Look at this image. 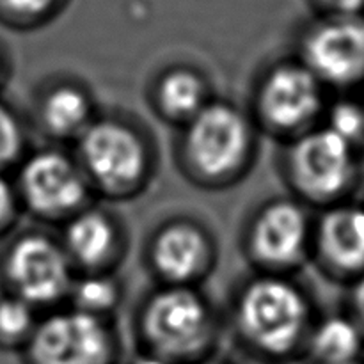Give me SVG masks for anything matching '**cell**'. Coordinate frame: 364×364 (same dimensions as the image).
I'll list each match as a JSON object with an SVG mask.
<instances>
[{
	"instance_id": "1",
	"label": "cell",
	"mask_w": 364,
	"mask_h": 364,
	"mask_svg": "<svg viewBox=\"0 0 364 364\" xmlns=\"http://www.w3.org/2000/svg\"><path fill=\"white\" fill-rule=\"evenodd\" d=\"M315 318L306 291L283 274L262 272L242 284L233 329L242 347L265 363L301 358Z\"/></svg>"
},
{
	"instance_id": "12",
	"label": "cell",
	"mask_w": 364,
	"mask_h": 364,
	"mask_svg": "<svg viewBox=\"0 0 364 364\" xmlns=\"http://www.w3.org/2000/svg\"><path fill=\"white\" fill-rule=\"evenodd\" d=\"M148 262L162 284L196 287L215 265V245L199 223L173 219L149 240Z\"/></svg>"
},
{
	"instance_id": "9",
	"label": "cell",
	"mask_w": 364,
	"mask_h": 364,
	"mask_svg": "<svg viewBox=\"0 0 364 364\" xmlns=\"http://www.w3.org/2000/svg\"><path fill=\"white\" fill-rule=\"evenodd\" d=\"M13 181L21 210L46 223H66L89 206L92 196L78 160L57 148L27 153Z\"/></svg>"
},
{
	"instance_id": "23",
	"label": "cell",
	"mask_w": 364,
	"mask_h": 364,
	"mask_svg": "<svg viewBox=\"0 0 364 364\" xmlns=\"http://www.w3.org/2000/svg\"><path fill=\"white\" fill-rule=\"evenodd\" d=\"M20 212L21 205L14 181L7 176V173L0 171V237L13 230Z\"/></svg>"
},
{
	"instance_id": "22",
	"label": "cell",
	"mask_w": 364,
	"mask_h": 364,
	"mask_svg": "<svg viewBox=\"0 0 364 364\" xmlns=\"http://www.w3.org/2000/svg\"><path fill=\"white\" fill-rule=\"evenodd\" d=\"M326 123L329 130L343 137L355 148L364 142V103L354 100H338L333 105L326 107Z\"/></svg>"
},
{
	"instance_id": "15",
	"label": "cell",
	"mask_w": 364,
	"mask_h": 364,
	"mask_svg": "<svg viewBox=\"0 0 364 364\" xmlns=\"http://www.w3.org/2000/svg\"><path fill=\"white\" fill-rule=\"evenodd\" d=\"M36 116L41 130L57 141H77L95 119V103L85 87L55 82L39 95Z\"/></svg>"
},
{
	"instance_id": "8",
	"label": "cell",
	"mask_w": 364,
	"mask_h": 364,
	"mask_svg": "<svg viewBox=\"0 0 364 364\" xmlns=\"http://www.w3.org/2000/svg\"><path fill=\"white\" fill-rule=\"evenodd\" d=\"M23 364H116L119 338L109 318L78 309H52L23 347Z\"/></svg>"
},
{
	"instance_id": "25",
	"label": "cell",
	"mask_w": 364,
	"mask_h": 364,
	"mask_svg": "<svg viewBox=\"0 0 364 364\" xmlns=\"http://www.w3.org/2000/svg\"><path fill=\"white\" fill-rule=\"evenodd\" d=\"M350 316L364 336V274L352 281Z\"/></svg>"
},
{
	"instance_id": "18",
	"label": "cell",
	"mask_w": 364,
	"mask_h": 364,
	"mask_svg": "<svg viewBox=\"0 0 364 364\" xmlns=\"http://www.w3.org/2000/svg\"><path fill=\"white\" fill-rule=\"evenodd\" d=\"M121 299L123 287L112 272H82L75 277L68 302L82 313L112 320Z\"/></svg>"
},
{
	"instance_id": "21",
	"label": "cell",
	"mask_w": 364,
	"mask_h": 364,
	"mask_svg": "<svg viewBox=\"0 0 364 364\" xmlns=\"http://www.w3.org/2000/svg\"><path fill=\"white\" fill-rule=\"evenodd\" d=\"M27 155L25 127L16 110L0 100V171L7 173Z\"/></svg>"
},
{
	"instance_id": "13",
	"label": "cell",
	"mask_w": 364,
	"mask_h": 364,
	"mask_svg": "<svg viewBox=\"0 0 364 364\" xmlns=\"http://www.w3.org/2000/svg\"><path fill=\"white\" fill-rule=\"evenodd\" d=\"M311 256L329 276L352 279L364 274V205L341 201L313 220Z\"/></svg>"
},
{
	"instance_id": "10",
	"label": "cell",
	"mask_w": 364,
	"mask_h": 364,
	"mask_svg": "<svg viewBox=\"0 0 364 364\" xmlns=\"http://www.w3.org/2000/svg\"><path fill=\"white\" fill-rule=\"evenodd\" d=\"M313 220L304 203L279 198L255 212L245 230V252L267 274H283L299 269L311 256Z\"/></svg>"
},
{
	"instance_id": "17",
	"label": "cell",
	"mask_w": 364,
	"mask_h": 364,
	"mask_svg": "<svg viewBox=\"0 0 364 364\" xmlns=\"http://www.w3.org/2000/svg\"><path fill=\"white\" fill-rule=\"evenodd\" d=\"M364 336L350 315L315 320L301 358L309 364H359Z\"/></svg>"
},
{
	"instance_id": "19",
	"label": "cell",
	"mask_w": 364,
	"mask_h": 364,
	"mask_svg": "<svg viewBox=\"0 0 364 364\" xmlns=\"http://www.w3.org/2000/svg\"><path fill=\"white\" fill-rule=\"evenodd\" d=\"M38 309L9 291H0V350L21 352L39 322Z\"/></svg>"
},
{
	"instance_id": "2",
	"label": "cell",
	"mask_w": 364,
	"mask_h": 364,
	"mask_svg": "<svg viewBox=\"0 0 364 364\" xmlns=\"http://www.w3.org/2000/svg\"><path fill=\"white\" fill-rule=\"evenodd\" d=\"M142 352L171 364H196L210 358L217 341V316L196 287L162 284L144 299L137 313Z\"/></svg>"
},
{
	"instance_id": "5",
	"label": "cell",
	"mask_w": 364,
	"mask_h": 364,
	"mask_svg": "<svg viewBox=\"0 0 364 364\" xmlns=\"http://www.w3.org/2000/svg\"><path fill=\"white\" fill-rule=\"evenodd\" d=\"M358 149L323 124L288 141L284 178L299 201L320 208L345 201L359 180Z\"/></svg>"
},
{
	"instance_id": "27",
	"label": "cell",
	"mask_w": 364,
	"mask_h": 364,
	"mask_svg": "<svg viewBox=\"0 0 364 364\" xmlns=\"http://www.w3.org/2000/svg\"><path fill=\"white\" fill-rule=\"evenodd\" d=\"M4 78H6V60H4L2 52H0V85H2Z\"/></svg>"
},
{
	"instance_id": "28",
	"label": "cell",
	"mask_w": 364,
	"mask_h": 364,
	"mask_svg": "<svg viewBox=\"0 0 364 364\" xmlns=\"http://www.w3.org/2000/svg\"><path fill=\"white\" fill-rule=\"evenodd\" d=\"M196 364H231V363H228V361H219V359L208 358V359H203V361H199V363H196Z\"/></svg>"
},
{
	"instance_id": "26",
	"label": "cell",
	"mask_w": 364,
	"mask_h": 364,
	"mask_svg": "<svg viewBox=\"0 0 364 364\" xmlns=\"http://www.w3.org/2000/svg\"><path fill=\"white\" fill-rule=\"evenodd\" d=\"M132 364H171V363H167L166 359L162 358H156V355L153 354H148V352H141Z\"/></svg>"
},
{
	"instance_id": "3",
	"label": "cell",
	"mask_w": 364,
	"mask_h": 364,
	"mask_svg": "<svg viewBox=\"0 0 364 364\" xmlns=\"http://www.w3.org/2000/svg\"><path fill=\"white\" fill-rule=\"evenodd\" d=\"M181 128L180 162L203 187L231 185L251 166L256 124L235 103L212 100Z\"/></svg>"
},
{
	"instance_id": "4",
	"label": "cell",
	"mask_w": 364,
	"mask_h": 364,
	"mask_svg": "<svg viewBox=\"0 0 364 364\" xmlns=\"http://www.w3.org/2000/svg\"><path fill=\"white\" fill-rule=\"evenodd\" d=\"M77 155L92 192L128 199L153 174V151L144 135L119 117H95L77 139Z\"/></svg>"
},
{
	"instance_id": "20",
	"label": "cell",
	"mask_w": 364,
	"mask_h": 364,
	"mask_svg": "<svg viewBox=\"0 0 364 364\" xmlns=\"http://www.w3.org/2000/svg\"><path fill=\"white\" fill-rule=\"evenodd\" d=\"M66 0H0V23L34 28L52 20Z\"/></svg>"
},
{
	"instance_id": "16",
	"label": "cell",
	"mask_w": 364,
	"mask_h": 364,
	"mask_svg": "<svg viewBox=\"0 0 364 364\" xmlns=\"http://www.w3.org/2000/svg\"><path fill=\"white\" fill-rule=\"evenodd\" d=\"M151 102L162 119L183 127L212 102L210 85L194 68H167L153 84Z\"/></svg>"
},
{
	"instance_id": "6",
	"label": "cell",
	"mask_w": 364,
	"mask_h": 364,
	"mask_svg": "<svg viewBox=\"0 0 364 364\" xmlns=\"http://www.w3.org/2000/svg\"><path fill=\"white\" fill-rule=\"evenodd\" d=\"M326 85L301 59H284L265 70L252 95V121L291 141L316 127L326 112Z\"/></svg>"
},
{
	"instance_id": "11",
	"label": "cell",
	"mask_w": 364,
	"mask_h": 364,
	"mask_svg": "<svg viewBox=\"0 0 364 364\" xmlns=\"http://www.w3.org/2000/svg\"><path fill=\"white\" fill-rule=\"evenodd\" d=\"M326 87L364 82V16H320L301 36L299 55Z\"/></svg>"
},
{
	"instance_id": "14",
	"label": "cell",
	"mask_w": 364,
	"mask_h": 364,
	"mask_svg": "<svg viewBox=\"0 0 364 364\" xmlns=\"http://www.w3.org/2000/svg\"><path fill=\"white\" fill-rule=\"evenodd\" d=\"M77 272H112L123 255V233L109 212L89 205L64 223L60 238Z\"/></svg>"
},
{
	"instance_id": "7",
	"label": "cell",
	"mask_w": 364,
	"mask_h": 364,
	"mask_svg": "<svg viewBox=\"0 0 364 364\" xmlns=\"http://www.w3.org/2000/svg\"><path fill=\"white\" fill-rule=\"evenodd\" d=\"M0 277L4 290L41 311L68 302L77 270L60 240L43 231H25L2 252Z\"/></svg>"
},
{
	"instance_id": "24",
	"label": "cell",
	"mask_w": 364,
	"mask_h": 364,
	"mask_svg": "<svg viewBox=\"0 0 364 364\" xmlns=\"http://www.w3.org/2000/svg\"><path fill=\"white\" fill-rule=\"evenodd\" d=\"M322 16H364V0H313Z\"/></svg>"
}]
</instances>
